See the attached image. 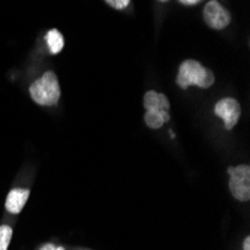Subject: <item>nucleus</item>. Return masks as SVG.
Instances as JSON below:
<instances>
[{
    "label": "nucleus",
    "mask_w": 250,
    "mask_h": 250,
    "mask_svg": "<svg viewBox=\"0 0 250 250\" xmlns=\"http://www.w3.org/2000/svg\"><path fill=\"white\" fill-rule=\"evenodd\" d=\"M214 112H216L217 117H220L223 120L225 127L228 129V130H231V129H234V126L240 120L241 106H240V104L235 99H232V98H225V99H220L216 104Z\"/></svg>",
    "instance_id": "20e7f679"
},
{
    "label": "nucleus",
    "mask_w": 250,
    "mask_h": 250,
    "mask_svg": "<svg viewBox=\"0 0 250 250\" xmlns=\"http://www.w3.org/2000/svg\"><path fill=\"white\" fill-rule=\"evenodd\" d=\"M229 174V189L235 199L249 201L250 199V167L240 165L231 167Z\"/></svg>",
    "instance_id": "7ed1b4c3"
},
{
    "label": "nucleus",
    "mask_w": 250,
    "mask_h": 250,
    "mask_svg": "<svg viewBox=\"0 0 250 250\" xmlns=\"http://www.w3.org/2000/svg\"><path fill=\"white\" fill-rule=\"evenodd\" d=\"M144 108L146 111H157V112H169V101L165 95L157 92H147L144 95Z\"/></svg>",
    "instance_id": "423d86ee"
},
{
    "label": "nucleus",
    "mask_w": 250,
    "mask_h": 250,
    "mask_svg": "<svg viewBox=\"0 0 250 250\" xmlns=\"http://www.w3.org/2000/svg\"><path fill=\"white\" fill-rule=\"evenodd\" d=\"M41 250H64L62 246H54V244H45L41 247Z\"/></svg>",
    "instance_id": "f8f14e48"
},
{
    "label": "nucleus",
    "mask_w": 250,
    "mask_h": 250,
    "mask_svg": "<svg viewBox=\"0 0 250 250\" xmlns=\"http://www.w3.org/2000/svg\"><path fill=\"white\" fill-rule=\"evenodd\" d=\"M178 2L181 3V5H186V6H190V5H196V3H199L201 0H178Z\"/></svg>",
    "instance_id": "ddd939ff"
},
{
    "label": "nucleus",
    "mask_w": 250,
    "mask_h": 250,
    "mask_svg": "<svg viewBox=\"0 0 250 250\" xmlns=\"http://www.w3.org/2000/svg\"><path fill=\"white\" fill-rule=\"evenodd\" d=\"M32 99L42 106H53L60 99V85L57 75L54 72H45L39 80L30 85Z\"/></svg>",
    "instance_id": "f03ea898"
},
{
    "label": "nucleus",
    "mask_w": 250,
    "mask_h": 250,
    "mask_svg": "<svg viewBox=\"0 0 250 250\" xmlns=\"http://www.w3.org/2000/svg\"><path fill=\"white\" fill-rule=\"evenodd\" d=\"M243 249H244V250H250V237H246V238H244Z\"/></svg>",
    "instance_id": "4468645a"
},
{
    "label": "nucleus",
    "mask_w": 250,
    "mask_h": 250,
    "mask_svg": "<svg viewBox=\"0 0 250 250\" xmlns=\"http://www.w3.org/2000/svg\"><path fill=\"white\" fill-rule=\"evenodd\" d=\"M29 195H30L29 189H20V188L12 189L6 198V210L12 214H18L22 210V207L26 206Z\"/></svg>",
    "instance_id": "0eeeda50"
},
{
    "label": "nucleus",
    "mask_w": 250,
    "mask_h": 250,
    "mask_svg": "<svg viewBox=\"0 0 250 250\" xmlns=\"http://www.w3.org/2000/svg\"><path fill=\"white\" fill-rule=\"evenodd\" d=\"M161 2H168V0H161Z\"/></svg>",
    "instance_id": "2eb2a0df"
},
{
    "label": "nucleus",
    "mask_w": 250,
    "mask_h": 250,
    "mask_svg": "<svg viewBox=\"0 0 250 250\" xmlns=\"http://www.w3.org/2000/svg\"><path fill=\"white\" fill-rule=\"evenodd\" d=\"M214 83V75L206 66H202L196 60H185L180 64L177 74V84L181 88H188L190 85H196L201 88H208Z\"/></svg>",
    "instance_id": "f257e3e1"
},
{
    "label": "nucleus",
    "mask_w": 250,
    "mask_h": 250,
    "mask_svg": "<svg viewBox=\"0 0 250 250\" xmlns=\"http://www.w3.org/2000/svg\"><path fill=\"white\" fill-rule=\"evenodd\" d=\"M45 39H47V43H48V48L53 54H57L63 50L64 47V41H63V36L59 30L56 29H51L47 36H45Z\"/></svg>",
    "instance_id": "1a4fd4ad"
},
{
    "label": "nucleus",
    "mask_w": 250,
    "mask_h": 250,
    "mask_svg": "<svg viewBox=\"0 0 250 250\" xmlns=\"http://www.w3.org/2000/svg\"><path fill=\"white\" fill-rule=\"evenodd\" d=\"M105 2L114 9H125L130 3V0H105Z\"/></svg>",
    "instance_id": "9b49d317"
},
{
    "label": "nucleus",
    "mask_w": 250,
    "mask_h": 250,
    "mask_svg": "<svg viewBox=\"0 0 250 250\" xmlns=\"http://www.w3.org/2000/svg\"><path fill=\"white\" fill-rule=\"evenodd\" d=\"M204 20L214 30H222L231 22V14L226 11L219 2L211 0L204 8Z\"/></svg>",
    "instance_id": "39448f33"
},
{
    "label": "nucleus",
    "mask_w": 250,
    "mask_h": 250,
    "mask_svg": "<svg viewBox=\"0 0 250 250\" xmlns=\"http://www.w3.org/2000/svg\"><path fill=\"white\" fill-rule=\"evenodd\" d=\"M171 119L169 112H157V111H146V125L151 129H161L165 123H168Z\"/></svg>",
    "instance_id": "6e6552de"
},
{
    "label": "nucleus",
    "mask_w": 250,
    "mask_h": 250,
    "mask_svg": "<svg viewBox=\"0 0 250 250\" xmlns=\"http://www.w3.org/2000/svg\"><path fill=\"white\" fill-rule=\"evenodd\" d=\"M12 238V229L6 225L0 226V250H8L9 241Z\"/></svg>",
    "instance_id": "9d476101"
}]
</instances>
